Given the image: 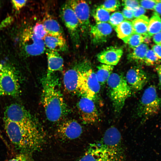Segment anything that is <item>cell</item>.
<instances>
[{
    "label": "cell",
    "mask_w": 161,
    "mask_h": 161,
    "mask_svg": "<svg viewBox=\"0 0 161 161\" xmlns=\"http://www.w3.org/2000/svg\"><path fill=\"white\" fill-rule=\"evenodd\" d=\"M80 75L79 65L68 70L64 73L63 83L68 91L74 93L78 92Z\"/></svg>",
    "instance_id": "15"
},
{
    "label": "cell",
    "mask_w": 161,
    "mask_h": 161,
    "mask_svg": "<svg viewBox=\"0 0 161 161\" xmlns=\"http://www.w3.org/2000/svg\"><path fill=\"white\" fill-rule=\"evenodd\" d=\"M148 49V45L146 44L142 43L133 49V51L129 55V58L135 61L144 60Z\"/></svg>",
    "instance_id": "26"
},
{
    "label": "cell",
    "mask_w": 161,
    "mask_h": 161,
    "mask_svg": "<svg viewBox=\"0 0 161 161\" xmlns=\"http://www.w3.org/2000/svg\"><path fill=\"white\" fill-rule=\"evenodd\" d=\"M92 14L97 23L108 22L110 17L109 13L100 6L98 7L93 11Z\"/></svg>",
    "instance_id": "27"
},
{
    "label": "cell",
    "mask_w": 161,
    "mask_h": 161,
    "mask_svg": "<svg viewBox=\"0 0 161 161\" xmlns=\"http://www.w3.org/2000/svg\"><path fill=\"white\" fill-rule=\"evenodd\" d=\"M122 13L125 19L131 20L134 18L133 11L126 8H123Z\"/></svg>",
    "instance_id": "38"
},
{
    "label": "cell",
    "mask_w": 161,
    "mask_h": 161,
    "mask_svg": "<svg viewBox=\"0 0 161 161\" xmlns=\"http://www.w3.org/2000/svg\"><path fill=\"white\" fill-rule=\"evenodd\" d=\"M125 78L131 90L137 91L142 90L148 81V77L145 72L137 67L130 69Z\"/></svg>",
    "instance_id": "14"
},
{
    "label": "cell",
    "mask_w": 161,
    "mask_h": 161,
    "mask_svg": "<svg viewBox=\"0 0 161 161\" xmlns=\"http://www.w3.org/2000/svg\"><path fill=\"white\" fill-rule=\"evenodd\" d=\"M0 138L1 139H2L4 141V142L6 144H7V143H6V141L4 140V138H3L2 136L1 135H0Z\"/></svg>",
    "instance_id": "46"
},
{
    "label": "cell",
    "mask_w": 161,
    "mask_h": 161,
    "mask_svg": "<svg viewBox=\"0 0 161 161\" xmlns=\"http://www.w3.org/2000/svg\"><path fill=\"white\" fill-rule=\"evenodd\" d=\"M12 17H9L7 18L1 23L0 25V30L9 24L12 21Z\"/></svg>",
    "instance_id": "42"
},
{
    "label": "cell",
    "mask_w": 161,
    "mask_h": 161,
    "mask_svg": "<svg viewBox=\"0 0 161 161\" xmlns=\"http://www.w3.org/2000/svg\"><path fill=\"white\" fill-rule=\"evenodd\" d=\"M107 151L99 142L91 143L78 161H101Z\"/></svg>",
    "instance_id": "18"
},
{
    "label": "cell",
    "mask_w": 161,
    "mask_h": 161,
    "mask_svg": "<svg viewBox=\"0 0 161 161\" xmlns=\"http://www.w3.org/2000/svg\"><path fill=\"white\" fill-rule=\"evenodd\" d=\"M27 0H12L11 2L14 8L17 10H19L26 4Z\"/></svg>",
    "instance_id": "37"
},
{
    "label": "cell",
    "mask_w": 161,
    "mask_h": 161,
    "mask_svg": "<svg viewBox=\"0 0 161 161\" xmlns=\"http://www.w3.org/2000/svg\"><path fill=\"white\" fill-rule=\"evenodd\" d=\"M98 142L108 151L124 152L121 133L118 129L114 126L108 128Z\"/></svg>",
    "instance_id": "12"
},
{
    "label": "cell",
    "mask_w": 161,
    "mask_h": 161,
    "mask_svg": "<svg viewBox=\"0 0 161 161\" xmlns=\"http://www.w3.org/2000/svg\"><path fill=\"white\" fill-rule=\"evenodd\" d=\"M149 19L144 15H142L134 20L132 24L134 33L146 36L148 34Z\"/></svg>",
    "instance_id": "22"
},
{
    "label": "cell",
    "mask_w": 161,
    "mask_h": 161,
    "mask_svg": "<svg viewBox=\"0 0 161 161\" xmlns=\"http://www.w3.org/2000/svg\"><path fill=\"white\" fill-rule=\"evenodd\" d=\"M31 154L26 153H19L15 157L7 161H34Z\"/></svg>",
    "instance_id": "35"
},
{
    "label": "cell",
    "mask_w": 161,
    "mask_h": 161,
    "mask_svg": "<svg viewBox=\"0 0 161 161\" xmlns=\"http://www.w3.org/2000/svg\"><path fill=\"white\" fill-rule=\"evenodd\" d=\"M4 120L26 125H37L30 112L23 106L16 103L6 108Z\"/></svg>",
    "instance_id": "8"
},
{
    "label": "cell",
    "mask_w": 161,
    "mask_h": 161,
    "mask_svg": "<svg viewBox=\"0 0 161 161\" xmlns=\"http://www.w3.org/2000/svg\"><path fill=\"white\" fill-rule=\"evenodd\" d=\"M32 30L35 35L39 39L43 40L47 34V32L42 23H36L32 28Z\"/></svg>",
    "instance_id": "32"
},
{
    "label": "cell",
    "mask_w": 161,
    "mask_h": 161,
    "mask_svg": "<svg viewBox=\"0 0 161 161\" xmlns=\"http://www.w3.org/2000/svg\"><path fill=\"white\" fill-rule=\"evenodd\" d=\"M46 52L47 60V74H50L57 71L62 70L64 60L58 52L47 49Z\"/></svg>",
    "instance_id": "20"
},
{
    "label": "cell",
    "mask_w": 161,
    "mask_h": 161,
    "mask_svg": "<svg viewBox=\"0 0 161 161\" xmlns=\"http://www.w3.org/2000/svg\"><path fill=\"white\" fill-rule=\"evenodd\" d=\"M161 109V97L158 95L154 85L148 86L144 90L137 110V115L144 122L157 114Z\"/></svg>",
    "instance_id": "5"
},
{
    "label": "cell",
    "mask_w": 161,
    "mask_h": 161,
    "mask_svg": "<svg viewBox=\"0 0 161 161\" xmlns=\"http://www.w3.org/2000/svg\"><path fill=\"white\" fill-rule=\"evenodd\" d=\"M1 1H0V8L1 7Z\"/></svg>",
    "instance_id": "47"
},
{
    "label": "cell",
    "mask_w": 161,
    "mask_h": 161,
    "mask_svg": "<svg viewBox=\"0 0 161 161\" xmlns=\"http://www.w3.org/2000/svg\"><path fill=\"white\" fill-rule=\"evenodd\" d=\"M42 101L45 114L49 121L55 122L68 113V108L60 89L55 73L47 74L42 80Z\"/></svg>",
    "instance_id": "2"
},
{
    "label": "cell",
    "mask_w": 161,
    "mask_h": 161,
    "mask_svg": "<svg viewBox=\"0 0 161 161\" xmlns=\"http://www.w3.org/2000/svg\"><path fill=\"white\" fill-rule=\"evenodd\" d=\"M159 59L152 49H148L144 59L145 63L149 65H152L158 61Z\"/></svg>",
    "instance_id": "33"
},
{
    "label": "cell",
    "mask_w": 161,
    "mask_h": 161,
    "mask_svg": "<svg viewBox=\"0 0 161 161\" xmlns=\"http://www.w3.org/2000/svg\"><path fill=\"white\" fill-rule=\"evenodd\" d=\"M125 19L121 13L116 12L112 13L110 16L109 22L111 26L115 28L125 21Z\"/></svg>",
    "instance_id": "31"
},
{
    "label": "cell",
    "mask_w": 161,
    "mask_h": 161,
    "mask_svg": "<svg viewBox=\"0 0 161 161\" xmlns=\"http://www.w3.org/2000/svg\"><path fill=\"white\" fill-rule=\"evenodd\" d=\"M146 10L140 6L137 9L133 11L134 18H137L144 15L146 13Z\"/></svg>",
    "instance_id": "39"
},
{
    "label": "cell",
    "mask_w": 161,
    "mask_h": 161,
    "mask_svg": "<svg viewBox=\"0 0 161 161\" xmlns=\"http://www.w3.org/2000/svg\"><path fill=\"white\" fill-rule=\"evenodd\" d=\"M156 70L159 78V84L161 87V65L156 68Z\"/></svg>",
    "instance_id": "44"
},
{
    "label": "cell",
    "mask_w": 161,
    "mask_h": 161,
    "mask_svg": "<svg viewBox=\"0 0 161 161\" xmlns=\"http://www.w3.org/2000/svg\"><path fill=\"white\" fill-rule=\"evenodd\" d=\"M144 42L146 43H149L151 42V37L148 35L144 36Z\"/></svg>",
    "instance_id": "45"
},
{
    "label": "cell",
    "mask_w": 161,
    "mask_h": 161,
    "mask_svg": "<svg viewBox=\"0 0 161 161\" xmlns=\"http://www.w3.org/2000/svg\"><path fill=\"white\" fill-rule=\"evenodd\" d=\"M153 39L157 45L161 46V32L154 35L153 36Z\"/></svg>",
    "instance_id": "41"
},
{
    "label": "cell",
    "mask_w": 161,
    "mask_h": 161,
    "mask_svg": "<svg viewBox=\"0 0 161 161\" xmlns=\"http://www.w3.org/2000/svg\"><path fill=\"white\" fill-rule=\"evenodd\" d=\"M43 40L45 47L49 49L58 52H66L68 50V46L64 35L47 34Z\"/></svg>",
    "instance_id": "19"
},
{
    "label": "cell",
    "mask_w": 161,
    "mask_h": 161,
    "mask_svg": "<svg viewBox=\"0 0 161 161\" xmlns=\"http://www.w3.org/2000/svg\"><path fill=\"white\" fill-rule=\"evenodd\" d=\"M101 161H126L124 152L108 151Z\"/></svg>",
    "instance_id": "28"
},
{
    "label": "cell",
    "mask_w": 161,
    "mask_h": 161,
    "mask_svg": "<svg viewBox=\"0 0 161 161\" xmlns=\"http://www.w3.org/2000/svg\"><path fill=\"white\" fill-rule=\"evenodd\" d=\"M112 30L111 25L107 23H98L90 26L89 31L95 43L105 41Z\"/></svg>",
    "instance_id": "17"
},
{
    "label": "cell",
    "mask_w": 161,
    "mask_h": 161,
    "mask_svg": "<svg viewBox=\"0 0 161 161\" xmlns=\"http://www.w3.org/2000/svg\"><path fill=\"white\" fill-rule=\"evenodd\" d=\"M144 37L142 35L134 33L129 39L127 44L134 49L144 42Z\"/></svg>",
    "instance_id": "29"
},
{
    "label": "cell",
    "mask_w": 161,
    "mask_h": 161,
    "mask_svg": "<svg viewBox=\"0 0 161 161\" xmlns=\"http://www.w3.org/2000/svg\"><path fill=\"white\" fill-rule=\"evenodd\" d=\"M152 49L158 58L161 59V46L154 45L152 47Z\"/></svg>",
    "instance_id": "40"
},
{
    "label": "cell",
    "mask_w": 161,
    "mask_h": 161,
    "mask_svg": "<svg viewBox=\"0 0 161 161\" xmlns=\"http://www.w3.org/2000/svg\"><path fill=\"white\" fill-rule=\"evenodd\" d=\"M154 10V12L161 16V0H159L157 3Z\"/></svg>",
    "instance_id": "43"
},
{
    "label": "cell",
    "mask_w": 161,
    "mask_h": 161,
    "mask_svg": "<svg viewBox=\"0 0 161 161\" xmlns=\"http://www.w3.org/2000/svg\"><path fill=\"white\" fill-rule=\"evenodd\" d=\"M83 132L81 125L75 120H69L61 123L56 132L58 137L63 140H72L79 137Z\"/></svg>",
    "instance_id": "13"
},
{
    "label": "cell",
    "mask_w": 161,
    "mask_h": 161,
    "mask_svg": "<svg viewBox=\"0 0 161 161\" xmlns=\"http://www.w3.org/2000/svg\"><path fill=\"white\" fill-rule=\"evenodd\" d=\"M100 6L109 12H113L118 9L120 6V3L118 0H106Z\"/></svg>",
    "instance_id": "30"
},
{
    "label": "cell",
    "mask_w": 161,
    "mask_h": 161,
    "mask_svg": "<svg viewBox=\"0 0 161 161\" xmlns=\"http://www.w3.org/2000/svg\"><path fill=\"white\" fill-rule=\"evenodd\" d=\"M73 10L79 21L80 33L85 36L90 30V11L88 4L83 0L67 1Z\"/></svg>",
    "instance_id": "10"
},
{
    "label": "cell",
    "mask_w": 161,
    "mask_h": 161,
    "mask_svg": "<svg viewBox=\"0 0 161 161\" xmlns=\"http://www.w3.org/2000/svg\"><path fill=\"white\" fill-rule=\"evenodd\" d=\"M80 75L78 92L82 96L94 101L97 98L100 91V85L93 70L88 64H79Z\"/></svg>",
    "instance_id": "4"
},
{
    "label": "cell",
    "mask_w": 161,
    "mask_h": 161,
    "mask_svg": "<svg viewBox=\"0 0 161 161\" xmlns=\"http://www.w3.org/2000/svg\"><path fill=\"white\" fill-rule=\"evenodd\" d=\"M60 16L66 28L74 47L78 48L80 44V31L78 20L72 9L67 1L62 6Z\"/></svg>",
    "instance_id": "7"
},
{
    "label": "cell",
    "mask_w": 161,
    "mask_h": 161,
    "mask_svg": "<svg viewBox=\"0 0 161 161\" xmlns=\"http://www.w3.org/2000/svg\"><path fill=\"white\" fill-rule=\"evenodd\" d=\"M122 4L125 8L133 11L140 6L139 1L135 0H123Z\"/></svg>",
    "instance_id": "34"
},
{
    "label": "cell",
    "mask_w": 161,
    "mask_h": 161,
    "mask_svg": "<svg viewBox=\"0 0 161 161\" xmlns=\"http://www.w3.org/2000/svg\"><path fill=\"white\" fill-rule=\"evenodd\" d=\"M159 0H144L139 2L140 6L145 9L154 10L157 3Z\"/></svg>",
    "instance_id": "36"
},
{
    "label": "cell",
    "mask_w": 161,
    "mask_h": 161,
    "mask_svg": "<svg viewBox=\"0 0 161 161\" xmlns=\"http://www.w3.org/2000/svg\"><path fill=\"white\" fill-rule=\"evenodd\" d=\"M42 24L47 34L63 35V29L58 22L50 15H47L44 18Z\"/></svg>",
    "instance_id": "21"
},
{
    "label": "cell",
    "mask_w": 161,
    "mask_h": 161,
    "mask_svg": "<svg viewBox=\"0 0 161 161\" xmlns=\"http://www.w3.org/2000/svg\"><path fill=\"white\" fill-rule=\"evenodd\" d=\"M109 95L115 112L119 113L126 100L130 97L131 90L125 77L121 74H112L107 82Z\"/></svg>",
    "instance_id": "3"
},
{
    "label": "cell",
    "mask_w": 161,
    "mask_h": 161,
    "mask_svg": "<svg viewBox=\"0 0 161 161\" xmlns=\"http://www.w3.org/2000/svg\"><path fill=\"white\" fill-rule=\"evenodd\" d=\"M161 32V19L160 16L154 12L149 20L148 34L150 37Z\"/></svg>",
    "instance_id": "25"
},
{
    "label": "cell",
    "mask_w": 161,
    "mask_h": 161,
    "mask_svg": "<svg viewBox=\"0 0 161 161\" xmlns=\"http://www.w3.org/2000/svg\"><path fill=\"white\" fill-rule=\"evenodd\" d=\"M22 42L24 52L28 56L40 55L46 51L43 40L39 39L36 36L32 28L29 27L24 30Z\"/></svg>",
    "instance_id": "9"
},
{
    "label": "cell",
    "mask_w": 161,
    "mask_h": 161,
    "mask_svg": "<svg viewBox=\"0 0 161 161\" xmlns=\"http://www.w3.org/2000/svg\"><path fill=\"white\" fill-rule=\"evenodd\" d=\"M115 29L118 37L126 43L134 33L132 23L128 20L123 21Z\"/></svg>",
    "instance_id": "23"
},
{
    "label": "cell",
    "mask_w": 161,
    "mask_h": 161,
    "mask_svg": "<svg viewBox=\"0 0 161 161\" xmlns=\"http://www.w3.org/2000/svg\"><path fill=\"white\" fill-rule=\"evenodd\" d=\"M4 120L7 136L19 153L31 154L41 147L44 138L37 125H26Z\"/></svg>",
    "instance_id": "1"
},
{
    "label": "cell",
    "mask_w": 161,
    "mask_h": 161,
    "mask_svg": "<svg viewBox=\"0 0 161 161\" xmlns=\"http://www.w3.org/2000/svg\"><path fill=\"white\" fill-rule=\"evenodd\" d=\"M18 75L14 67L6 64H0V96L17 97L20 93Z\"/></svg>",
    "instance_id": "6"
},
{
    "label": "cell",
    "mask_w": 161,
    "mask_h": 161,
    "mask_svg": "<svg viewBox=\"0 0 161 161\" xmlns=\"http://www.w3.org/2000/svg\"><path fill=\"white\" fill-rule=\"evenodd\" d=\"M97 70L96 73L97 79L100 85L105 83L112 73L114 66L102 64L97 67Z\"/></svg>",
    "instance_id": "24"
},
{
    "label": "cell",
    "mask_w": 161,
    "mask_h": 161,
    "mask_svg": "<svg viewBox=\"0 0 161 161\" xmlns=\"http://www.w3.org/2000/svg\"><path fill=\"white\" fill-rule=\"evenodd\" d=\"M123 54L122 49L111 47L99 53L97 57L98 61L102 63L113 66L117 64Z\"/></svg>",
    "instance_id": "16"
},
{
    "label": "cell",
    "mask_w": 161,
    "mask_h": 161,
    "mask_svg": "<svg viewBox=\"0 0 161 161\" xmlns=\"http://www.w3.org/2000/svg\"><path fill=\"white\" fill-rule=\"evenodd\" d=\"M81 120L84 124H92L97 122L99 117L94 100L81 96L77 104Z\"/></svg>",
    "instance_id": "11"
}]
</instances>
